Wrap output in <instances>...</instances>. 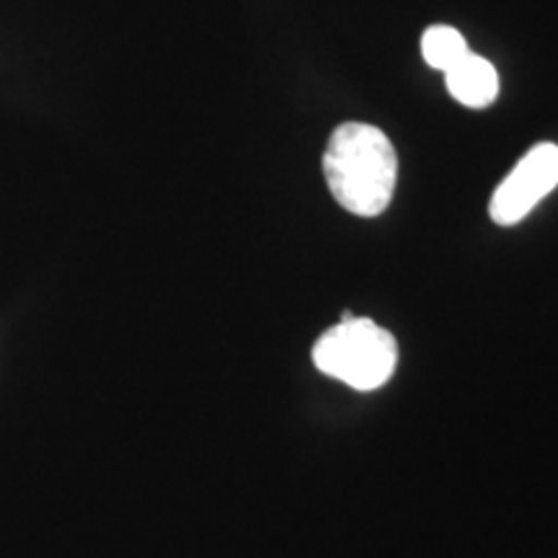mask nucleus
I'll return each mask as SVG.
<instances>
[{
	"mask_svg": "<svg viewBox=\"0 0 558 558\" xmlns=\"http://www.w3.org/2000/svg\"><path fill=\"white\" fill-rule=\"evenodd\" d=\"M324 177L331 197L347 213L375 218L393 197L399 156L383 130L347 122L331 132L324 153Z\"/></svg>",
	"mask_w": 558,
	"mask_h": 558,
	"instance_id": "f257e3e1",
	"label": "nucleus"
},
{
	"mask_svg": "<svg viewBox=\"0 0 558 558\" xmlns=\"http://www.w3.org/2000/svg\"><path fill=\"white\" fill-rule=\"evenodd\" d=\"M313 362L324 375L354 390L386 386L399 362L396 339L369 318H344L313 347Z\"/></svg>",
	"mask_w": 558,
	"mask_h": 558,
	"instance_id": "f03ea898",
	"label": "nucleus"
},
{
	"mask_svg": "<svg viewBox=\"0 0 558 558\" xmlns=\"http://www.w3.org/2000/svg\"><path fill=\"white\" fill-rule=\"evenodd\" d=\"M558 186V145L541 143L518 160L494 192L488 215L497 226H514L533 213L543 197Z\"/></svg>",
	"mask_w": 558,
	"mask_h": 558,
	"instance_id": "7ed1b4c3",
	"label": "nucleus"
},
{
	"mask_svg": "<svg viewBox=\"0 0 558 558\" xmlns=\"http://www.w3.org/2000/svg\"><path fill=\"white\" fill-rule=\"evenodd\" d=\"M469 52V41H465V37L458 29H452V26H429L422 37L424 60H427L429 68L442 70V73H448L452 65H458Z\"/></svg>",
	"mask_w": 558,
	"mask_h": 558,
	"instance_id": "39448f33",
	"label": "nucleus"
},
{
	"mask_svg": "<svg viewBox=\"0 0 558 558\" xmlns=\"http://www.w3.org/2000/svg\"><path fill=\"white\" fill-rule=\"evenodd\" d=\"M445 83H448L452 99L469 109H484L499 94L497 70H494L492 62L473 52L465 54L458 65H452L445 73Z\"/></svg>",
	"mask_w": 558,
	"mask_h": 558,
	"instance_id": "20e7f679",
	"label": "nucleus"
}]
</instances>
